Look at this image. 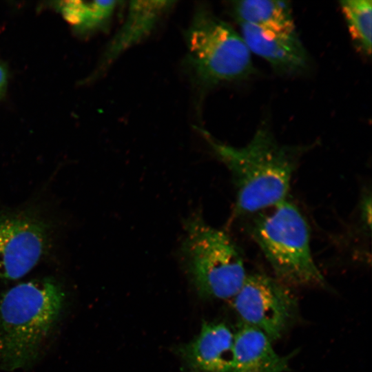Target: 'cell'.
Wrapping results in <instances>:
<instances>
[{"label": "cell", "instance_id": "cell-1", "mask_svg": "<svg viewBox=\"0 0 372 372\" xmlns=\"http://www.w3.org/2000/svg\"><path fill=\"white\" fill-rule=\"evenodd\" d=\"M200 131L230 172L236 189V216L253 215L287 199L293 174L307 146L279 143L266 125L242 147L223 143L207 131Z\"/></svg>", "mask_w": 372, "mask_h": 372}, {"label": "cell", "instance_id": "cell-2", "mask_svg": "<svg viewBox=\"0 0 372 372\" xmlns=\"http://www.w3.org/2000/svg\"><path fill=\"white\" fill-rule=\"evenodd\" d=\"M65 300L52 278L20 283L0 293V369L30 366L58 323Z\"/></svg>", "mask_w": 372, "mask_h": 372}, {"label": "cell", "instance_id": "cell-3", "mask_svg": "<svg viewBox=\"0 0 372 372\" xmlns=\"http://www.w3.org/2000/svg\"><path fill=\"white\" fill-rule=\"evenodd\" d=\"M249 231L279 281L287 286L325 285L312 256L307 221L288 198L253 214Z\"/></svg>", "mask_w": 372, "mask_h": 372}, {"label": "cell", "instance_id": "cell-4", "mask_svg": "<svg viewBox=\"0 0 372 372\" xmlns=\"http://www.w3.org/2000/svg\"><path fill=\"white\" fill-rule=\"evenodd\" d=\"M185 231L180 258L197 291L206 298H233L247 276L240 249L198 214L185 220Z\"/></svg>", "mask_w": 372, "mask_h": 372}, {"label": "cell", "instance_id": "cell-5", "mask_svg": "<svg viewBox=\"0 0 372 372\" xmlns=\"http://www.w3.org/2000/svg\"><path fill=\"white\" fill-rule=\"evenodd\" d=\"M188 61L198 79L216 85L249 77L255 71L240 34L205 7L195 12L185 32Z\"/></svg>", "mask_w": 372, "mask_h": 372}, {"label": "cell", "instance_id": "cell-6", "mask_svg": "<svg viewBox=\"0 0 372 372\" xmlns=\"http://www.w3.org/2000/svg\"><path fill=\"white\" fill-rule=\"evenodd\" d=\"M233 299L240 323L260 330L271 341L282 336L295 313V298L287 286L262 273L247 274Z\"/></svg>", "mask_w": 372, "mask_h": 372}, {"label": "cell", "instance_id": "cell-7", "mask_svg": "<svg viewBox=\"0 0 372 372\" xmlns=\"http://www.w3.org/2000/svg\"><path fill=\"white\" fill-rule=\"evenodd\" d=\"M50 231L35 212L0 213V278L16 280L31 271L49 248Z\"/></svg>", "mask_w": 372, "mask_h": 372}, {"label": "cell", "instance_id": "cell-8", "mask_svg": "<svg viewBox=\"0 0 372 372\" xmlns=\"http://www.w3.org/2000/svg\"><path fill=\"white\" fill-rule=\"evenodd\" d=\"M240 35L251 54L265 60L276 71L294 74L306 70L309 57L297 32L284 33L238 23Z\"/></svg>", "mask_w": 372, "mask_h": 372}, {"label": "cell", "instance_id": "cell-9", "mask_svg": "<svg viewBox=\"0 0 372 372\" xmlns=\"http://www.w3.org/2000/svg\"><path fill=\"white\" fill-rule=\"evenodd\" d=\"M234 333L224 323L205 322L198 335L180 348L185 372H231Z\"/></svg>", "mask_w": 372, "mask_h": 372}, {"label": "cell", "instance_id": "cell-10", "mask_svg": "<svg viewBox=\"0 0 372 372\" xmlns=\"http://www.w3.org/2000/svg\"><path fill=\"white\" fill-rule=\"evenodd\" d=\"M174 1H132L125 19L107 45L99 66L107 69L121 54L146 39L173 7Z\"/></svg>", "mask_w": 372, "mask_h": 372}, {"label": "cell", "instance_id": "cell-11", "mask_svg": "<svg viewBox=\"0 0 372 372\" xmlns=\"http://www.w3.org/2000/svg\"><path fill=\"white\" fill-rule=\"evenodd\" d=\"M288 364L264 333L240 323L234 333L231 372H284Z\"/></svg>", "mask_w": 372, "mask_h": 372}, {"label": "cell", "instance_id": "cell-12", "mask_svg": "<svg viewBox=\"0 0 372 372\" xmlns=\"http://www.w3.org/2000/svg\"><path fill=\"white\" fill-rule=\"evenodd\" d=\"M231 11L238 23L284 33L296 32L291 6L286 1L243 0L231 2Z\"/></svg>", "mask_w": 372, "mask_h": 372}, {"label": "cell", "instance_id": "cell-13", "mask_svg": "<svg viewBox=\"0 0 372 372\" xmlns=\"http://www.w3.org/2000/svg\"><path fill=\"white\" fill-rule=\"evenodd\" d=\"M117 1H67L57 7L64 18L81 33H87L106 24L114 14Z\"/></svg>", "mask_w": 372, "mask_h": 372}, {"label": "cell", "instance_id": "cell-14", "mask_svg": "<svg viewBox=\"0 0 372 372\" xmlns=\"http://www.w3.org/2000/svg\"><path fill=\"white\" fill-rule=\"evenodd\" d=\"M340 7L353 43L362 54H371V0H343Z\"/></svg>", "mask_w": 372, "mask_h": 372}, {"label": "cell", "instance_id": "cell-15", "mask_svg": "<svg viewBox=\"0 0 372 372\" xmlns=\"http://www.w3.org/2000/svg\"><path fill=\"white\" fill-rule=\"evenodd\" d=\"M8 85V73L6 67L0 61V99L4 95Z\"/></svg>", "mask_w": 372, "mask_h": 372}]
</instances>
